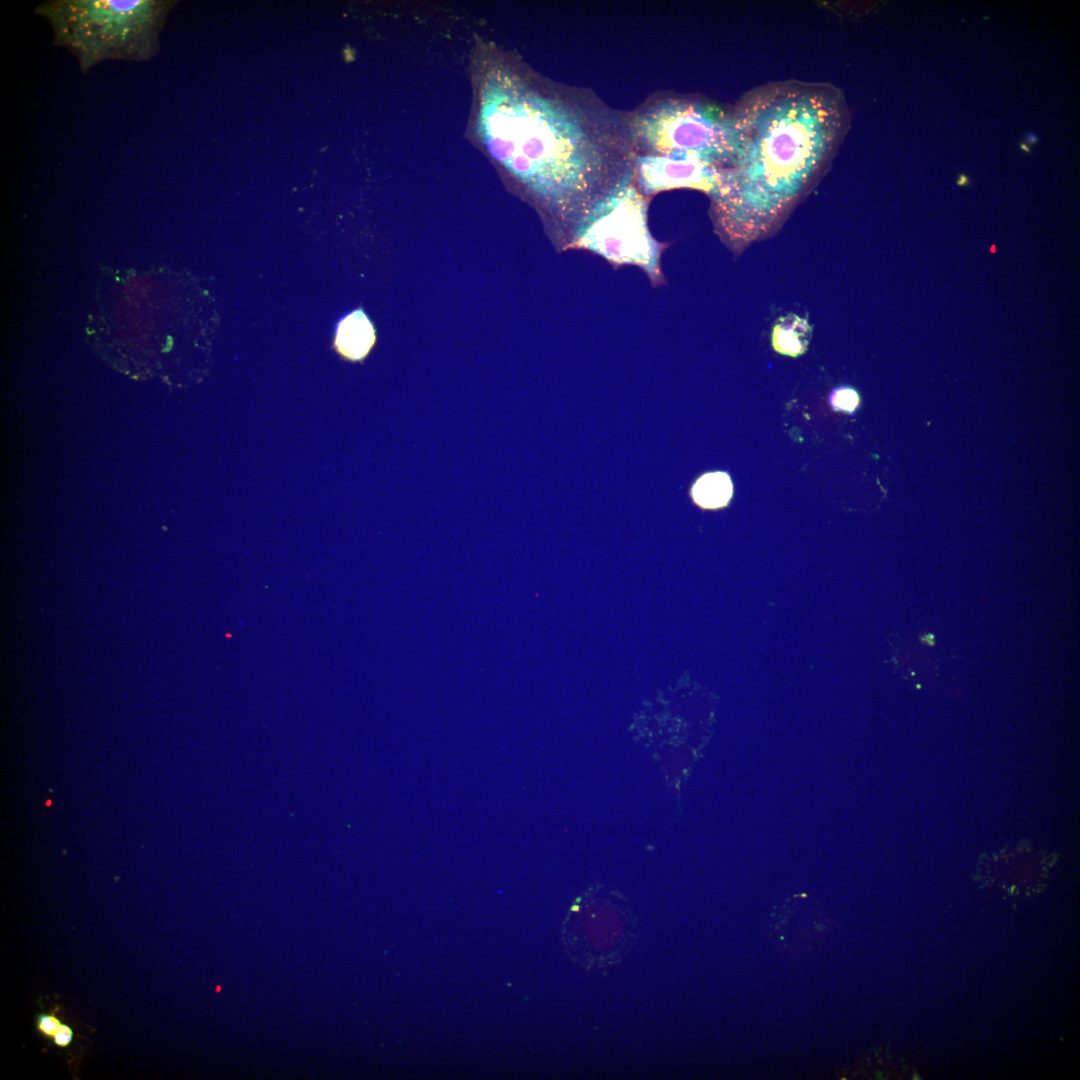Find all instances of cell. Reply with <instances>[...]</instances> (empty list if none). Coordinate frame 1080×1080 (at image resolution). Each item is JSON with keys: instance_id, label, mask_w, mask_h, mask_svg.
Returning a JSON list of instances; mask_svg holds the SVG:
<instances>
[{"instance_id": "6da1fadb", "label": "cell", "mask_w": 1080, "mask_h": 1080, "mask_svg": "<svg viewBox=\"0 0 1080 1080\" xmlns=\"http://www.w3.org/2000/svg\"><path fill=\"white\" fill-rule=\"evenodd\" d=\"M729 111L732 151L715 210L727 230L755 234L778 224L826 172L849 109L835 85L790 79L753 88Z\"/></svg>"}, {"instance_id": "7a4b0ae2", "label": "cell", "mask_w": 1080, "mask_h": 1080, "mask_svg": "<svg viewBox=\"0 0 1080 1080\" xmlns=\"http://www.w3.org/2000/svg\"><path fill=\"white\" fill-rule=\"evenodd\" d=\"M174 6L166 0H55L35 8L86 73L105 60L149 61Z\"/></svg>"}, {"instance_id": "3957f363", "label": "cell", "mask_w": 1080, "mask_h": 1080, "mask_svg": "<svg viewBox=\"0 0 1080 1080\" xmlns=\"http://www.w3.org/2000/svg\"><path fill=\"white\" fill-rule=\"evenodd\" d=\"M640 135L658 154H693L723 169L732 151L730 111L700 100H674L641 120Z\"/></svg>"}, {"instance_id": "277c9868", "label": "cell", "mask_w": 1080, "mask_h": 1080, "mask_svg": "<svg viewBox=\"0 0 1080 1080\" xmlns=\"http://www.w3.org/2000/svg\"><path fill=\"white\" fill-rule=\"evenodd\" d=\"M577 244L612 262L637 264L653 277L658 270V247L646 225L644 201L633 187H621L593 209Z\"/></svg>"}, {"instance_id": "5b68a950", "label": "cell", "mask_w": 1080, "mask_h": 1080, "mask_svg": "<svg viewBox=\"0 0 1080 1080\" xmlns=\"http://www.w3.org/2000/svg\"><path fill=\"white\" fill-rule=\"evenodd\" d=\"M639 182L646 194L674 188L716 191L722 174L718 165L693 154L642 156L637 160Z\"/></svg>"}, {"instance_id": "8992f818", "label": "cell", "mask_w": 1080, "mask_h": 1080, "mask_svg": "<svg viewBox=\"0 0 1080 1080\" xmlns=\"http://www.w3.org/2000/svg\"><path fill=\"white\" fill-rule=\"evenodd\" d=\"M375 342L373 325L360 309L347 315L338 324L335 345L350 360L363 359Z\"/></svg>"}, {"instance_id": "52a82bcc", "label": "cell", "mask_w": 1080, "mask_h": 1080, "mask_svg": "<svg viewBox=\"0 0 1080 1080\" xmlns=\"http://www.w3.org/2000/svg\"><path fill=\"white\" fill-rule=\"evenodd\" d=\"M812 329L808 321L796 314L780 317L773 326L772 346L780 354L797 357L810 343Z\"/></svg>"}, {"instance_id": "ba28073f", "label": "cell", "mask_w": 1080, "mask_h": 1080, "mask_svg": "<svg viewBox=\"0 0 1080 1080\" xmlns=\"http://www.w3.org/2000/svg\"><path fill=\"white\" fill-rule=\"evenodd\" d=\"M733 487L729 475L717 471L701 476L692 487V497L701 507L716 509L727 505L732 497Z\"/></svg>"}, {"instance_id": "9c48e42d", "label": "cell", "mask_w": 1080, "mask_h": 1080, "mask_svg": "<svg viewBox=\"0 0 1080 1080\" xmlns=\"http://www.w3.org/2000/svg\"><path fill=\"white\" fill-rule=\"evenodd\" d=\"M860 402L856 390L843 387L836 389L830 396V403L835 410L853 413Z\"/></svg>"}, {"instance_id": "30bf717a", "label": "cell", "mask_w": 1080, "mask_h": 1080, "mask_svg": "<svg viewBox=\"0 0 1080 1080\" xmlns=\"http://www.w3.org/2000/svg\"><path fill=\"white\" fill-rule=\"evenodd\" d=\"M63 1022L55 1013H41L36 1018V1030L45 1038L52 1039L60 1030Z\"/></svg>"}, {"instance_id": "8fae6325", "label": "cell", "mask_w": 1080, "mask_h": 1080, "mask_svg": "<svg viewBox=\"0 0 1080 1080\" xmlns=\"http://www.w3.org/2000/svg\"><path fill=\"white\" fill-rule=\"evenodd\" d=\"M74 1039V1031L71 1026L63 1023L60 1030L51 1039L53 1044L60 1048L68 1047Z\"/></svg>"}, {"instance_id": "7c38bea8", "label": "cell", "mask_w": 1080, "mask_h": 1080, "mask_svg": "<svg viewBox=\"0 0 1080 1080\" xmlns=\"http://www.w3.org/2000/svg\"><path fill=\"white\" fill-rule=\"evenodd\" d=\"M957 184L960 185V186L968 185L969 184L968 177L965 174H960L959 178L957 180Z\"/></svg>"}, {"instance_id": "4fadbf2b", "label": "cell", "mask_w": 1080, "mask_h": 1080, "mask_svg": "<svg viewBox=\"0 0 1080 1080\" xmlns=\"http://www.w3.org/2000/svg\"><path fill=\"white\" fill-rule=\"evenodd\" d=\"M1037 140H1038V138H1037V136H1036L1035 134H1033V133H1030V132L1026 134V141H1027V144H1028V143H1029V144H1033V143H1036V142H1037Z\"/></svg>"}, {"instance_id": "5bb4252c", "label": "cell", "mask_w": 1080, "mask_h": 1080, "mask_svg": "<svg viewBox=\"0 0 1080 1080\" xmlns=\"http://www.w3.org/2000/svg\"><path fill=\"white\" fill-rule=\"evenodd\" d=\"M1020 148H1021V150L1025 151V152H1030V147L1026 143H1021Z\"/></svg>"}]
</instances>
